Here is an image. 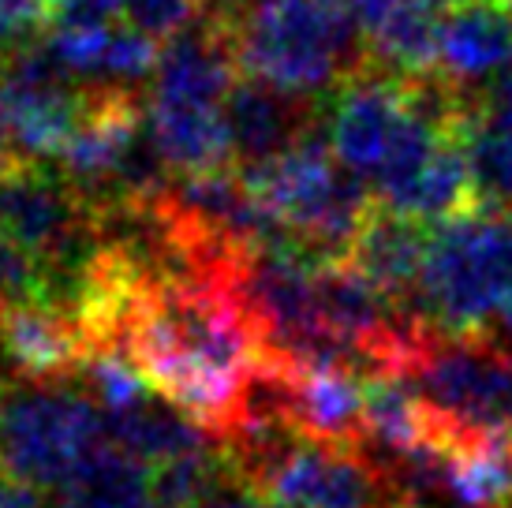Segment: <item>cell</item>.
Returning a JSON list of instances; mask_svg holds the SVG:
<instances>
[{
	"mask_svg": "<svg viewBox=\"0 0 512 508\" xmlns=\"http://www.w3.org/2000/svg\"><path fill=\"white\" fill-rule=\"evenodd\" d=\"M53 27H109L124 12V0H49Z\"/></svg>",
	"mask_w": 512,
	"mask_h": 508,
	"instance_id": "cell-21",
	"label": "cell"
},
{
	"mask_svg": "<svg viewBox=\"0 0 512 508\" xmlns=\"http://www.w3.org/2000/svg\"><path fill=\"white\" fill-rule=\"evenodd\" d=\"M225 127L232 142L236 169L273 161L292 150L311 127V109L296 94H285L277 86L247 75L225 98Z\"/></svg>",
	"mask_w": 512,
	"mask_h": 508,
	"instance_id": "cell-9",
	"label": "cell"
},
{
	"mask_svg": "<svg viewBox=\"0 0 512 508\" xmlns=\"http://www.w3.org/2000/svg\"><path fill=\"white\" fill-rule=\"evenodd\" d=\"M45 27H53L49 0H0V60L42 42L38 34Z\"/></svg>",
	"mask_w": 512,
	"mask_h": 508,
	"instance_id": "cell-20",
	"label": "cell"
},
{
	"mask_svg": "<svg viewBox=\"0 0 512 508\" xmlns=\"http://www.w3.org/2000/svg\"><path fill=\"white\" fill-rule=\"evenodd\" d=\"M53 508H157L154 475L143 460L116 445H101L53 490Z\"/></svg>",
	"mask_w": 512,
	"mask_h": 508,
	"instance_id": "cell-15",
	"label": "cell"
},
{
	"mask_svg": "<svg viewBox=\"0 0 512 508\" xmlns=\"http://www.w3.org/2000/svg\"><path fill=\"white\" fill-rule=\"evenodd\" d=\"M483 333L490 340H498L501 348H509V352H512V292L505 296V303H501L498 314H494V322L486 325Z\"/></svg>",
	"mask_w": 512,
	"mask_h": 508,
	"instance_id": "cell-25",
	"label": "cell"
},
{
	"mask_svg": "<svg viewBox=\"0 0 512 508\" xmlns=\"http://www.w3.org/2000/svg\"><path fill=\"white\" fill-rule=\"evenodd\" d=\"M236 172L251 195L281 213L299 243L326 262H348L352 243L378 206L367 176L341 165L329 150L326 131H307L281 157Z\"/></svg>",
	"mask_w": 512,
	"mask_h": 508,
	"instance_id": "cell-2",
	"label": "cell"
},
{
	"mask_svg": "<svg viewBox=\"0 0 512 508\" xmlns=\"http://www.w3.org/2000/svg\"><path fill=\"white\" fill-rule=\"evenodd\" d=\"M195 508H270V505L258 494H251V490L236 486V490H225V494L210 497V501H202V505H195Z\"/></svg>",
	"mask_w": 512,
	"mask_h": 508,
	"instance_id": "cell-24",
	"label": "cell"
},
{
	"mask_svg": "<svg viewBox=\"0 0 512 508\" xmlns=\"http://www.w3.org/2000/svg\"><path fill=\"white\" fill-rule=\"evenodd\" d=\"M512 60V8L505 0H468L445 12L434 71L453 86H486Z\"/></svg>",
	"mask_w": 512,
	"mask_h": 508,
	"instance_id": "cell-10",
	"label": "cell"
},
{
	"mask_svg": "<svg viewBox=\"0 0 512 508\" xmlns=\"http://www.w3.org/2000/svg\"><path fill=\"white\" fill-rule=\"evenodd\" d=\"M225 23L240 68L296 98L367 68V42L348 0H247Z\"/></svg>",
	"mask_w": 512,
	"mask_h": 508,
	"instance_id": "cell-1",
	"label": "cell"
},
{
	"mask_svg": "<svg viewBox=\"0 0 512 508\" xmlns=\"http://www.w3.org/2000/svg\"><path fill=\"white\" fill-rule=\"evenodd\" d=\"M236 486L240 479H236V467L228 460L225 445L154 467L157 508H195L225 490H236Z\"/></svg>",
	"mask_w": 512,
	"mask_h": 508,
	"instance_id": "cell-17",
	"label": "cell"
},
{
	"mask_svg": "<svg viewBox=\"0 0 512 508\" xmlns=\"http://www.w3.org/2000/svg\"><path fill=\"white\" fill-rule=\"evenodd\" d=\"M195 12H199V0H124L120 23H128L131 30L154 42H169L191 27Z\"/></svg>",
	"mask_w": 512,
	"mask_h": 508,
	"instance_id": "cell-19",
	"label": "cell"
},
{
	"mask_svg": "<svg viewBox=\"0 0 512 508\" xmlns=\"http://www.w3.org/2000/svg\"><path fill=\"white\" fill-rule=\"evenodd\" d=\"M505 4H509V8H512V0H505Z\"/></svg>",
	"mask_w": 512,
	"mask_h": 508,
	"instance_id": "cell-27",
	"label": "cell"
},
{
	"mask_svg": "<svg viewBox=\"0 0 512 508\" xmlns=\"http://www.w3.org/2000/svg\"><path fill=\"white\" fill-rule=\"evenodd\" d=\"M430 438L464 452L512 441V352L486 333L438 337L412 374Z\"/></svg>",
	"mask_w": 512,
	"mask_h": 508,
	"instance_id": "cell-4",
	"label": "cell"
},
{
	"mask_svg": "<svg viewBox=\"0 0 512 508\" xmlns=\"http://www.w3.org/2000/svg\"><path fill=\"white\" fill-rule=\"evenodd\" d=\"M0 355L27 378L64 381L86 363V337L68 314L19 307L0 314Z\"/></svg>",
	"mask_w": 512,
	"mask_h": 508,
	"instance_id": "cell-13",
	"label": "cell"
},
{
	"mask_svg": "<svg viewBox=\"0 0 512 508\" xmlns=\"http://www.w3.org/2000/svg\"><path fill=\"white\" fill-rule=\"evenodd\" d=\"M512 292V213L468 210L430 225V247L408 299L441 337H471Z\"/></svg>",
	"mask_w": 512,
	"mask_h": 508,
	"instance_id": "cell-3",
	"label": "cell"
},
{
	"mask_svg": "<svg viewBox=\"0 0 512 508\" xmlns=\"http://www.w3.org/2000/svg\"><path fill=\"white\" fill-rule=\"evenodd\" d=\"M393 508H430V505H415V501H397Z\"/></svg>",
	"mask_w": 512,
	"mask_h": 508,
	"instance_id": "cell-26",
	"label": "cell"
},
{
	"mask_svg": "<svg viewBox=\"0 0 512 508\" xmlns=\"http://www.w3.org/2000/svg\"><path fill=\"white\" fill-rule=\"evenodd\" d=\"M105 441V415L83 389L0 381V475L53 494Z\"/></svg>",
	"mask_w": 512,
	"mask_h": 508,
	"instance_id": "cell-5",
	"label": "cell"
},
{
	"mask_svg": "<svg viewBox=\"0 0 512 508\" xmlns=\"http://www.w3.org/2000/svg\"><path fill=\"white\" fill-rule=\"evenodd\" d=\"M292 415L303 438L359 449L367 415L363 378L344 370H299L292 385Z\"/></svg>",
	"mask_w": 512,
	"mask_h": 508,
	"instance_id": "cell-14",
	"label": "cell"
},
{
	"mask_svg": "<svg viewBox=\"0 0 512 508\" xmlns=\"http://www.w3.org/2000/svg\"><path fill=\"white\" fill-rule=\"evenodd\" d=\"M427 247L430 225L374 206L363 232L352 243L348 266L359 269L374 288H382L385 296L408 303L415 296V288H419V277H423Z\"/></svg>",
	"mask_w": 512,
	"mask_h": 508,
	"instance_id": "cell-12",
	"label": "cell"
},
{
	"mask_svg": "<svg viewBox=\"0 0 512 508\" xmlns=\"http://www.w3.org/2000/svg\"><path fill=\"white\" fill-rule=\"evenodd\" d=\"M483 101H486V113H494L512 124V60L483 86Z\"/></svg>",
	"mask_w": 512,
	"mask_h": 508,
	"instance_id": "cell-22",
	"label": "cell"
},
{
	"mask_svg": "<svg viewBox=\"0 0 512 508\" xmlns=\"http://www.w3.org/2000/svg\"><path fill=\"white\" fill-rule=\"evenodd\" d=\"M270 508H393L397 494L359 449L303 438L262 486Z\"/></svg>",
	"mask_w": 512,
	"mask_h": 508,
	"instance_id": "cell-7",
	"label": "cell"
},
{
	"mask_svg": "<svg viewBox=\"0 0 512 508\" xmlns=\"http://www.w3.org/2000/svg\"><path fill=\"white\" fill-rule=\"evenodd\" d=\"M404 109H408L404 79L363 68L341 86V94L333 101L326 127L329 150L337 154L341 165L370 180L397 139Z\"/></svg>",
	"mask_w": 512,
	"mask_h": 508,
	"instance_id": "cell-8",
	"label": "cell"
},
{
	"mask_svg": "<svg viewBox=\"0 0 512 508\" xmlns=\"http://www.w3.org/2000/svg\"><path fill=\"white\" fill-rule=\"evenodd\" d=\"M42 299L45 262L0 232V314L19 311V307H42Z\"/></svg>",
	"mask_w": 512,
	"mask_h": 508,
	"instance_id": "cell-18",
	"label": "cell"
},
{
	"mask_svg": "<svg viewBox=\"0 0 512 508\" xmlns=\"http://www.w3.org/2000/svg\"><path fill=\"white\" fill-rule=\"evenodd\" d=\"M101 415H105L109 445L154 467L221 445L217 434H210L180 404H172L169 396L157 393L154 385L135 396V400H128V404H120V408H105Z\"/></svg>",
	"mask_w": 512,
	"mask_h": 508,
	"instance_id": "cell-11",
	"label": "cell"
},
{
	"mask_svg": "<svg viewBox=\"0 0 512 508\" xmlns=\"http://www.w3.org/2000/svg\"><path fill=\"white\" fill-rule=\"evenodd\" d=\"M94 105L98 90L60 68L45 42L0 60V127L27 161L64 154Z\"/></svg>",
	"mask_w": 512,
	"mask_h": 508,
	"instance_id": "cell-6",
	"label": "cell"
},
{
	"mask_svg": "<svg viewBox=\"0 0 512 508\" xmlns=\"http://www.w3.org/2000/svg\"><path fill=\"white\" fill-rule=\"evenodd\" d=\"M456 142L468 165L471 195L479 210L512 213V124L494 113H475L456 127Z\"/></svg>",
	"mask_w": 512,
	"mask_h": 508,
	"instance_id": "cell-16",
	"label": "cell"
},
{
	"mask_svg": "<svg viewBox=\"0 0 512 508\" xmlns=\"http://www.w3.org/2000/svg\"><path fill=\"white\" fill-rule=\"evenodd\" d=\"M0 508H45V497L38 486L0 475Z\"/></svg>",
	"mask_w": 512,
	"mask_h": 508,
	"instance_id": "cell-23",
	"label": "cell"
}]
</instances>
